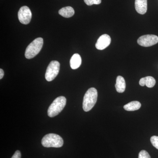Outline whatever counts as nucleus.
I'll return each mask as SVG.
<instances>
[{"label": "nucleus", "mask_w": 158, "mask_h": 158, "mask_svg": "<svg viewBox=\"0 0 158 158\" xmlns=\"http://www.w3.org/2000/svg\"><path fill=\"white\" fill-rule=\"evenodd\" d=\"M98 98L97 90L95 88L88 89L85 93L83 102V110L88 112L92 109L96 104Z\"/></svg>", "instance_id": "f257e3e1"}, {"label": "nucleus", "mask_w": 158, "mask_h": 158, "mask_svg": "<svg viewBox=\"0 0 158 158\" xmlns=\"http://www.w3.org/2000/svg\"><path fill=\"white\" fill-rule=\"evenodd\" d=\"M63 139L59 135L49 134L42 138L41 144L44 147L60 148L63 145Z\"/></svg>", "instance_id": "f03ea898"}, {"label": "nucleus", "mask_w": 158, "mask_h": 158, "mask_svg": "<svg viewBox=\"0 0 158 158\" xmlns=\"http://www.w3.org/2000/svg\"><path fill=\"white\" fill-rule=\"evenodd\" d=\"M44 40L41 37H38L33 40L26 50L25 56L27 59L34 58L39 53L43 45Z\"/></svg>", "instance_id": "7ed1b4c3"}, {"label": "nucleus", "mask_w": 158, "mask_h": 158, "mask_svg": "<svg viewBox=\"0 0 158 158\" xmlns=\"http://www.w3.org/2000/svg\"><path fill=\"white\" fill-rule=\"evenodd\" d=\"M66 99L65 97L60 96L56 98L52 103L48 111V116L53 117L59 114L66 105Z\"/></svg>", "instance_id": "20e7f679"}, {"label": "nucleus", "mask_w": 158, "mask_h": 158, "mask_svg": "<svg viewBox=\"0 0 158 158\" xmlns=\"http://www.w3.org/2000/svg\"><path fill=\"white\" fill-rule=\"evenodd\" d=\"M60 63L57 61H52L49 64L45 73V79L48 81H52L59 74Z\"/></svg>", "instance_id": "39448f33"}, {"label": "nucleus", "mask_w": 158, "mask_h": 158, "mask_svg": "<svg viewBox=\"0 0 158 158\" xmlns=\"http://www.w3.org/2000/svg\"><path fill=\"white\" fill-rule=\"evenodd\" d=\"M139 45L148 47L155 45L158 43V37L155 35H145L141 36L138 40Z\"/></svg>", "instance_id": "423d86ee"}, {"label": "nucleus", "mask_w": 158, "mask_h": 158, "mask_svg": "<svg viewBox=\"0 0 158 158\" xmlns=\"http://www.w3.org/2000/svg\"><path fill=\"white\" fill-rule=\"evenodd\" d=\"M19 20L23 24L27 25L31 22L32 13L28 7L24 6L19 9L18 11Z\"/></svg>", "instance_id": "0eeeda50"}, {"label": "nucleus", "mask_w": 158, "mask_h": 158, "mask_svg": "<svg viewBox=\"0 0 158 158\" xmlns=\"http://www.w3.org/2000/svg\"><path fill=\"white\" fill-rule=\"evenodd\" d=\"M111 41V37L109 35L103 34L98 40L95 47L97 49L102 50L110 45Z\"/></svg>", "instance_id": "6e6552de"}, {"label": "nucleus", "mask_w": 158, "mask_h": 158, "mask_svg": "<svg viewBox=\"0 0 158 158\" xmlns=\"http://www.w3.org/2000/svg\"><path fill=\"white\" fill-rule=\"evenodd\" d=\"M135 8L139 14H145L147 11V0H135Z\"/></svg>", "instance_id": "1a4fd4ad"}, {"label": "nucleus", "mask_w": 158, "mask_h": 158, "mask_svg": "<svg viewBox=\"0 0 158 158\" xmlns=\"http://www.w3.org/2000/svg\"><path fill=\"white\" fill-rule=\"evenodd\" d=\"M156 81L154 78L148 76L142 78L139 81V85L141 86L146 85L148 88H152L156 85Z\"/></svg>", "instance_id": "9d476101"}, {"label": "nucleus", "mask_w": 158, "mask_h": 158, "mask_svg": "<svg viewBox=\"0 0 158 158\" xmlns=\"http://www.w3.org/2000/svg\"><path fill=\"white\" fill-rule=\"evenodd\" d=\"M82 59L78 54H74L71 58L70 65L71 68L73 69H77L81 64Z\"/></svg>", "instance_id": "9b49d317"}, {"label": "nucleus", "mask_w": 158, "mask_h": 158, "mask_svg": "<svg viewBox=\"0 0 158 158\" xmlns=\"http://www.w3.org/2000/svg\"><path fill=\"white\" fill-rule=\"evenodd\" d=\"M115 87L118 93H123L126 89V82L123 77L118 76L117 77Z\"/></svg>", "instance_id": "f8f14e48"}, {"label": "nucleus", "mask_w": 158, "mask_h": 158, "mask_svg": "<svg viewBox=\"0 0 158 158\" xmlns=\"http://www.w3.org/2000/svg\"><path fill=\"white\" fill-rule=\"evenodd\" d=\"M59 15L63 17L70 18L73 16L75 13L74 10L70 6L64 7L60 9L59 11Z\"/></svg>", "instance_id": "ddd939ff"}, {"label": "nucleus", "mask_w": 158, "mask_h": 158, "mask_svg": "<svg viewBox=\"0 0 158 158\" xmlns=\"http://www.w3.org/2000/svg\"><path fill=\"white\" fill-rule=\"evenodd\" d=\"M141 107V104L138 101L130 102L127 104L125 105L123 108L124 110L128 111H134L139 110Z\"/></svg>", "instance_id": "4468645a"}, {"label": "nucleus", "mask_w": 158, "mask_h": 158, "mask_svg": "<svg viewBox=\"0 0 158 158\" xmlns=\"http://www.w3.org/2000/svg\"><path fill=\"white\" fill-rule=\"evenodd\" d=\"M86 5L88 6H91L93 5H99L101 4L102 0H84Z\"/></svg>", "instance_id": "2eb2a0df"}, {"label": "nucleus", "mask_w": 158, "mask_h": 158, "mask_svg": "<svg viewBox=\"0 0 158 158\" xmlns=\"http://www.w3.org/2000/svg\"><path fill=\"white\" fill-rule=\"evenodd\" d=\"M150 141L153 146L158 149V136H152L151 138Z\"/></svg>", "instance_id": "dca6fc26"}, {"label": "nucleus", "mask_w": 158, "mask_h": 158, "mask_svg": "<svg viewBox=\"0 0 158 158\" xmlns=\"http://www.w3.org/2000/svg\"><path fill=\"white\" fill-rule=\"evenodd\" d=\"M138 158H151V157L147 151L142 150L139 152Z\"/></svg>", "instance_id": "f3484780"}, {"label": "nucleus", "mask_w": 158, "mask_h": 158, "mask_svg": "<svg viewBox=\"0 0 158 158\" xmlns=\"http://www.w3.org/2000/svg\"><path fill=\"white\" fill-rule=\"evenodd\" d=\"M21 154L19 151H16L15 152L14 154L11 158H21Z\"/></svg>", "instance_id": "a211bd4d"}, {"label": "nucleus", "mask_w": 158, "mask_h": 158, "mask_svg": "<svg viewBox=\"0 0 158 158\" xmlns=\"http://www.w3.org/2000/svg\"><path fill=\"white\" fill-rule=\"evenodd\" d=\"M4 72L3 71L2 69H0V79H2L3 77H4Z\"/></svg>", "instance_id": "6ab92c4d"}]
</instances>
